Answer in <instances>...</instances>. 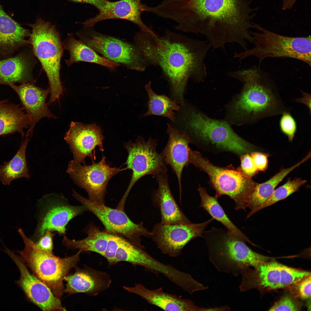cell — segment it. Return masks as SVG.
I'll return each instance as SVG.
<instances>
[{
    "label": "cell",
    "instance_id": "6da1fadb",
    "mask_svg": "<svg viewBox=\"0 0 311 311\" xmlns=\"http://www.w3.org/2000/svg\"><path fill=\"white\" fill-rule=\"evenodd\" d=\"M253 0H163L157 6L159 17L172 20L177 31L201 34L213 49H222L228 43L247 50L246 41L253 42L250 30L258 8Z\"/></svg>",
    "mask_w": 311,
    "mask_h": 311
},
{
    "label": "cell",
    "instance_id": "7a4b0ae2",
    "mask_svg": "<svg viewBox=\"0 0 311 311\" xmlns=\"http://www.w3.org/2000/svg\"><path fill=\"white\" fill-rule=\"evenodd\" d=\"M134 41L150 64L160 68L161 77L169 86L170 98L180 105L185 103L189 79L199 83L206 77L204 60L211 46L206 41L167 29L162 36L140 31Z\"/></svg>",
    "mask_w": 311,
    "mask_h": 311
},
{
    "label": "cell",
    "instance_id": "3957f363",
    "mask_svg": "<svg viewBox=\"0 0 311 311\" xmlns=\"http://www.w3.org/2000/svg\"><path fill=\"white\" fill-rule=\"evenodd\" d=\"M243 83L240 92L225 106L224 119L230 125L252 124L288 111L272 81L257 68L228 73Z\"/></svg>",
    "mask_w": 311,
    "mask_h": 311
},
{
    "label": "cell",
    "instance_id": "277c9868",
    "mask_svg": "<svg viewBox=\"0 0 311 311\" xmlns=\"http://www.w3.org/2000/svg\"><path fill=\"white\" fill-rule=\"evenodd\" d=\"M170 124L185 132L191 143L205 151L230 152L240 157L255 151L254 146L238 135L224 119L209 117L186 100Z\"/></svg>",
    "mask_w": 311,
    "mask_h": 311
},
{
    "label": "cell",
    "instance_id": "5b68a950",
    "mask_svg": "<svg viewBox=\"0 0 311 311\" xmlns=\"http://www.w3.org/2000/svg\"><path fill=\"white\" fill-rule=\"evenodd\" d=\"M202 238L213 265L218 271L235 276L240 275L243 268H255L274 259L253 251L240 237L227 230L213 227L204 231Z\"/></svg>",
    "mask_w": 311,
    "mask_h": 311
},
{
    "label": "cell",
    "instance_id": "8992f818",
    "mask_svg": "<svg viewBox=\"0 0 311 311\" xmlns=\"http://www.w3.org/2000/svg\"><path fill=\"white\" fill-rule=\"evenodd\" d=\"M17 231L24 241V247L22 250L16 252L33 274L60 299L64 293L65 278L72 268L77 266L82 251L79 250L73 255L61 258L39 250L22 229L19 228Z\"/></svg>",
    "mask_w": 311,
    "mask_h": 311
},
{
    "label": "cell",
    "instance_id": "52a82bcc",
    "mask_svg": "<svg viewBox=\"0 0 311 311\" xmlns=\"http://www.w3.org/2000/svg\"><path fill=\"white\" fill-rule=\"evenodd\" d=\"M189 158L190 164L207 174L209 183L215 190L216 197L228 196L234 202L237 211L245 210L248 207L258 183L232 166L220 167L214 165L199 152L190 148Z\"/></svg>",
    "mask_w": 311,
    "mask_h": 311
},
{
    "label": "cell",
    "instance_id": "ba28073f",
    "mask_svg": "<svg viewBox=\"0 0 311 311\" xmlns=\"http://www.w3.org/2000/svg\"><path fill=\"white\" fill-rule=\"evenodd\" d=\"M29 25L32 29L29 43L48 79L50 96L48 103L50 104L59 99L63 93L60 73L62 43L55 26L49 22L39 18L35 23Z\"/></svg>",
    "mask_w": 311,
    "mask_h": 311
},
{
    "label": "cell",
    "instance_id": "9c48e42d",
    "mask_svg": "<svg viewBox=\"0 0 311 311\" xmlns=\"http://www.w3.org/2000/svg\"><path fill=\"white\" fill-rule=\"evenodd\" d=\"M254 25L255 29L260 31L250 32L255 46L241 53H235L234 57L238 58L239 61L252 56L261 61L269 57L291 58L302 61L310 67V36H286L271 31L257 24L254 23Z\"/></svg>",
    "mask_w": 311,
    "mask_h": 311
},
{
    "label": "cell",
    "instance_id": "30bf717a",
    "mask_svg": "<svg viewBox=\"0 0 311 311\" xmlns=\"http://www.w3.org/2000/svg\"><path fill=\"white\" fill-rule=\"evenodd\" d=\"M85 28L83 32L78 33L80 40L102 56L140 72L144 71L150 65L134 43L100 33L92 27Z\"/></svg>",
    "mask_w": 311,
    "mask_h": 311
},
{
    "label": "cell",
    "instance_id": "8fae6325",
    "mask_svg": "<svg viewBox=\"0 0 311 311\" xmlns=\"http://www.w3.org/2000/svg\"><path fill=\"white\" fill-rule=\"evenodd\" d=\"M36 228L31 239L35 242L47 231L64 235L66 226L73 218L87 210L84 205L74 206L62 194L43 196L37 203Z\"/></svg>",
    "mask_w": 311,
    "mask_h": 311
},
{
    "label": "cell",
    "instance_id": "7c38bea8",
    "mask_svg": "<svg viewBox=\"0 0 311 311\" xmlns=\"http://www.w3.org/2000/svg\"><path fill=\"white\" fill-rule=\"evenodd\" d=\"M158 140L151 137L147 141L138 136L134 143L129 141L124 143L128 156L125 164L127 169L132 170L131 179L122 200L126 199L134 184L142 177L151 175L154 176L168 172L166 164L161 153L157 151Z\"/></svg>",
    "mask_w": 311,
    "mask_h": 311
},
{
    "label": "cell",
    "instance_id": "4fadbf2b",
    "mask_svg": "<svg viewBox=\"0 0 311 311\" xmlns=\"http://www.w3.org/2000/svg\"><path fill=\"white\" fill-rule=\"evenodd\" d=\"M72 196L87 210L95 215L107 232L124 238L133 244L145 249L141 244V238H151V232L144 227L143 222L136 223L127 216L123 209H113L93 202L82 196L73 189Z\"/></svg>",
    "mask_w": 311,
    "mask_h": 311
},
{
    "label": "cell",
    "instance_id": "5bb4252c",
    "mask_svg": "<svg viewBox=\"0 0 311 311\" xmlns=\"http://www.w3.org/2000/svg\"><path fill=\"white\" fill-rule=\"evenodd\" d=\"M126 168L112 167L103 156L97 163L82 165L74 160L68 164L67 172L78 186L88 193L89 199L94 203L105 204L106 189L110 179L116 175L127 170Z\"/></svg>",
    "mask_w": 311,
    "mask_h": 311
},
{
    "label": "cell",
    "instance_id": "9a60e30c",
    "mask_svg": "<svg viewBox=\"0 0 311 311\" xmlns=\"http://www.w3.org/2000/svg\"><path fill=\"white\" fill-rule=\"evenodd\" d=\"M242 280L239 285L241 292L253 289L268 291L289 286L297 282L299 273L295 268L274 260L264 262L254 270L249 267L241 269Z\"/></svg>",
    "mask_w": 311,
    "mask_h": 311
},
{
    "label": "cell",
    "instance_id": "2e32d148",
    "mask_svg": "<svg viewBox=\"0 0 311 311\" xmlns=\"http://www.w3.org/2000/svg\"><path fill=\"white\" fill-rule=\"evenodd\" d=\"M213 219L200 223L156 224L151 232V238L164 254L176 257L182 254L184 246L194 239L202 237L204 229Z\"/></svg>",
    "mask_w": 311,
    "mask_h": 311
},
{
    "label": "cell",
    "instance_id": "e0dca14e",
    "mask_svg": "<svg viewBox=\"0 0 311 311\" xmlns=\"http://www.w3.org/2000/svg\"><path fill=\"white\" fill-rule=\"evenodd\" d=\"M5 248V252L20 271V278L15 281L16 283L22 290L28 299L43 311H66L60 299L54 295L50 289L30 273L20 256Z\"/></svg>",
    "mask_w": 311,
    "mask_h": 311
},
{
    "label": "cell",
    "instance_id": "ac0fdd59",
    "mask_svg": "<svg viewBox=\"0 0 311 311\" xmlns=\"http://www.w3.org/2000/svg\"><path fill=\"white\" fill-rule=\"evenodd\" d=\"M64 139L73 153L74 160L84 165L86 164L87 157L90 158L92 163L94 162L96 147L100 151H104V137L101 129L95 123L86 124L71 121Z\"/></svg>",
    "mask_w": 311,
    "mask_h": 311
},
{
    "label": "cell",
    "instance_id": "d6986e66",
    "mask_svg": "<svg viewBox=\"0 0 311 311\" xmlns=\"http://www.w3.org/2000/svg\"><path fill=\"white\" fill-rule=\"evenodd\" d=\"M142 0H120L108 1L105 6L94 17L81 23L84 27H92L103 20L119 19L126 20L138 26L141 31L156 34L143 22L141 14L145 12L147 5L142 3Z\"/></svg>",
    "mask_w": 311,
    "mask_h": 311
},
{
    "label": "cell",
    "instance_id": "ffe728a7",
    "mask_svg": "<svg viewBox=\"0 0 311 311\" xmlns=\"http://www.w3.org/2000/svg\"><path fill=\"white\" fill-rule=\"evenodd\" d=\"M166 133L168 135L167 143L161 153L166 165H169L177 179L181 198V177L183 169L190 164L189 145L191 140L187 134L167 123Z\"/></svg>",
    "mask_w": 311,
    "mask_h": 311
},
{
    "label": "cell",
    "instance_id": "44dd1931",
    "mask_svg": "<svg viewBox=\"0 0 311 311\" xmlns=\"http://www.w3.org/2000/svg\"><path fill=\"white\" fill-rule=\"evenodd\" d=\"M8 85L18 94L22 107L31 118L32 122L26 135L32 134L35 124L42 118H56L49 110L46 103V98L50 93L49 88L43 89L30 83H23L19 86L10 83Z\"/></svg>",
    "mask_w": 311,
    "mask_h": 311
},
{
    "label": "cell",
    "instance_id": "7402d4cb",
    "mask_svg": "<svg viewBox=\"0 0 311 311\" xmlns=\"http://www.w3.org/2000/svg\"><path fill=\"white\" fill-rule=\"evenodd\" d=\"M73 274H68L65 278L66 282L64 293L69 295L84 293L91 296L97 295L108 289L111 280L107 273L91 268H75Z\"/></svg>",
    "mask_w": 311,
    "mask_h": 311
},
{
    "label": "cell",
    "instance_id": "603a6c76",
    "mask_svg": "<svg viewBox=\"0 0 311 311\" xmlns=\"http://www.w3.org/2000/svg\"><path fill=\"white\" fill-rule=\"evenodd\" d=\"M158 184L152 194V205L160 211L161 222L167 224H187L191 222L183 213L172 194L167 173L154 176Z\"/></svg>",
    "mask_w": 311,
    "mask_h": 311
},
{
    "label": "cell",
    "instance_id": "cb8c5ba5",
    "mask_svg": "<svg viewBox=\"0 0 311 311\" xmlns=\"http://www.w3.org/2000/svg\"><path fill=\"white\" fill-rule=\"evenodd\" d=\"M123 238L115 255L114 264L124 261L134 265L143 267L145 270L158 276L162 274L167 278L170 277L174 268L170 264H166L156 259L144 250Z\"/></svg>",
    "mask_w": 311,
    "mask_h": 311
},
{
    "label": "cell",
    "instance_id": "d4e9b609",
    "mask_svg": "<svg viewBox=\"0 0 311 311\" xmlns=\"http://www.w3.org/2000/svg\"><path fill=\"white\" fill-rule=\"evenodd\" d=\"M129 292L140 296L149 303L166 311H200V307L190 299H183L164 292L162 288L151 290L141 284L133 287L124 286Z\"/></svg>",
    "mask_w": 311,
    "mask_h": 311
},
{
    "label": "cell",
    "instance_id": "484cf974",
    "mask_svg": "<svg viewBox=\"0 0 311 311\" xmlns=\"http://www.w3.org/2000/svg\"><path fill=\"white\" fill-rule=\"evenodd\" d=\"M62 44L64 48L69 53V59L66 60L68 66L74 63L83 61L96 64L113 71L120 66L100 55L81 40L76 39L72 33L68 34L67 39L64 41Z\"/></svg>",
    "mask_w": 311,
    "mask_h": 311
},
{
    "label": "cell",
    "instance_id": "4316f807",
    "mask_svg": "<svg viewBox=\"0 0 311 311\" xmlns=\"http://www.w3.org/2000/svg\"><path fill=\"white\" fill-rule=\"evenodd\" d=\"M31 33L6 14L0 6V49L9 52L29 43Z\"/></svg>",
    "mask_w": 311,
    "mask_h": 311
},
{
    "label": "cell",
    "instance_id": "83f0119b",
    "mask_svg": "<svg viewBox=\"0 0 311 311\" xmlns=\"http://www.w3.org/2000/svg\"><path fill=\"white\" fill-rule=\"evenodd\" d=\"M87 236L78 240H71L65 235L62 244L71 249H78L83 252L91 251L103 256L106 249L111 233L101 230L93 224L88 225L83 231Z\"/></svg>",
    "mask_w": 311,
    "mask_h": 311
},
{
    "label": "cell",
    "instance_id": "f1b7e54d",
    "mask_svg": "<svg viewBox=\"0 0 311 311\" xmlns=\"http://www.w3.org/2000/svg\"><path fill=\"white\" fill-rule=\"evenodd\" d=\"M6 102L0 104V136L17 132L23 138L24 130L31 124V118L20 105L7 104Z\"/></svg>",
    "mask_w": 311,
    "mask_h": 311
},
{
    "label": "cell",
    "instance_id": "f546056e",
    "mask_svg": "<svg viewBox=\"0 0 311 311\" xmlns=\"http://www.w3.org/2000/svg\"><path fill=\"white\" fill-rule=\"evenodd\" d=\"M30 136H26L12 159L0 165V179L4 185H9L13 181L22 177L29 178L26 153Z\"/></svg>",
    "mask_w": 311,
    "mask_h": 311
},
{
    "label": "cell",
    "instance_id": "4dcf8cb0",
    "mask_svg": "<svg viewBox=\"0 0 311 311\" xmlns=\"http://www.w3.org/2000/svg\"><path fill=\"white\" fill-rule=\"evenodd\" d=\"M199 186L198 191L200 198L199 206L206 211L213 219L223 224L227 230L238 236L245 242L255 246L230 219L219 204L217 198L210 196L205 187Z\"/></svg>",
    "mask_w": 311,
    "mask_h": 311
},
{
    "label": "cell",
    "instance_id": "1f68e13d",
    "mask_svg": "<svg viewBox=\"0 0 311 311\" xmlns=\"http://www.w3.org/2000/svg\"><path fill=\"white\" fill-rule=\"evenodd\" d=\"M311 157V152L302 160L291 167L282 168L270 179L261 183H258L251 197L248 206L251 212L265 202L272 194L276 187L290 172Z\"/></svg>",
    "mask_w": 311,
    "mask_h": 311
},
{
    "label": "cell",
    "instance_id": "d6a6232c",
    "mask_svg": "<svg viewBox=\"0 0 311 311\" xmlns=\"http://www.w3.org/2000/svg\"><path fill=\"white\" fill-rule=\"evenodd\" d=\"M151 85V82L149 81L145 86L149 99L147 110L143 116L151 115L161 116L168 118L170 122H173L175 114L174 111H178L180 106L165 95L156 94L152 90Z\"/></svg>",
    "mask_w": 311,
    "mask_h": 311
},
{
    "label": "cell",
    "instance_id": "836d02e7",
    "mask_svg": "<svg viewBox=\"0 0 311 311\" xmlns=\"http://www.w3.org/2000/svg\"><path fill=\"white\" fill-rule=\"evenodd\" d=\"M28 70L27 62L22 55L0 60V84L25 82Z\"/></svg>",
    "mask_w": 311,
    "mask_h": 311
},
{
    "label": "cell",
    "instance_id": "e575fe53",
    "mask_svg": "<svg viewBox=\"0 0 311 311\" xmlns=\"http://www.w3.org/2000/svg\"><path fill=\"white\" fill-rule=\"evenodd\" d=\"M306 180L296 177L293 179L289 178L286 183L275 189L271 196L263 204L252 212L249 213L248 218L257 211L270 206L278 201L284 199L293 193L299 190L301 186L306 183Z\"/></svg>",
    "mask_w": 311,
    "mask_h": 311
},
{
    "label": "cell",
    "instance_id": "d590c367",
    "mask_svg": "<svg viewBox=\"0 0 311 311\" xmlns=\"http://www.w3.org/2000/svg\"><path fill=\"white\" fill-rule=\"evenodd\" d=\"M281 114L279 122L280 130L287 136L288 140L292 142L297 131L296 122L288 111H285Z\"/></svg>",
    "mask_w": 311,
    "mask_h": 311
},
{
    "label": "cell",
    "instance_id": "8d00e7d4",
    "mask_svg": "<svg viewBox=\"0 0 311 311\" xmlns=\"http://www.w3.org/2000/svg\"><path fill=\"white\" fill-rule=\"evenodd\" d=\"M293 287V293L303 299L310 298L311 275L290 285Z\"/></svg>",
    "mask_w": 311,
    "mask_h": 311
},
{
    "label": "cell",
    "instance_id": "74e56055",
    "mask_svg": "<svg viewBox=\"0 0 311 311\" xmlns=\"http://www.w3.org/2000/svg\"><path fill=\"white\" fill-rule=\"evenodd\" d=\"M123 237L111 233L107 246L103 256L107 260L110 266L114 264L116 253Z\"/></svg>",
    "mask_w": 311,
    "mask_h": 311
},
{
    "label": "cell",
    "instance_id": "f35d334b",
    "mask_svg": "<svg viewBox=\"0 0 311 311\" xmlns=\"http://www.w3.org/2000/svg\"><path fill=\"white\" fill-rule=\"evenodd\" d=\"M240 165L238 169L245 176L251 178L258 172L249 153L240 157Z\"/></svg>",
    "mask_w": 311,
    "mask_h": 311
},
{
    "label": "cell",
    "instance_id": "ab89813d",
    "mask_svg": "<svg viewBox=\"0 0 311 311\" xmlns=\"http://www.w3.org/2000/svg\"><path fill=\"white\" fill-rule=\"evenodd\" d=\"M299 308L297 303L290 296H284L275 303L270 311H298Z\"/></svg>",
    "mask_w": 311,
    "mask_h": 311
},
{
    "label": "cell",
    "instance_id": "60d3db41",
    "mask_svg": "<svg viewBox=\"0 0 311 311\" xmlns=\"http://www.w3.org/2000/svg\"><path fill=\"white\" fill-rule=\"evenodd\" d=\"M54 232L46 231L39 240L35 242L36 247L45 252L53 254V237L55 235Z\"/></svg>",
    "mask_w": 311,
    "mask_h": 311
},
{
    "label": "cell",
    "instance_id": "b9f144b4",
    "mask_svg": "<svg viewBox=\"0 0 311 311\" xmlns=\"http://www.w3.org/2000/svg\"><path fill=\"white\" fill-rule=\"evenodd\" d=\"M250 155L257 170L258 172L266 171L268 167V158L270 156L269 154L253 151Z\"/></svg>",
    "mask_w": 311,
    "mask_h": 311
},
{
    "label": "cell",
    "instance_id": "7bdbcfd3",
    "mask_svg": "<svg viewBox=\"0 0 311 311\" xmlns=\"http://www.w3.org/2000/svg\"><path fill=\"white\" fill-rule=\"evenodd\" d=\"M74 2L88 3L96 7L99 11L105 5L109 0H71Z\"/></svg>",
    "mask_w": 311,
    "mask_h": 311
},
{
    "label": "cell",
    "instance_id": "ee69618b",
    "mask_svg": "<svg viewBox=\"0 0 311 311\" xmlns=\"http://www.w3.org/2000/svg\"><path fill=\"white\" fill-rule=\"evenodd\" d=\"M302 97L297 98L295 100L297 102L300 103L305 105L308 108L309 112V114L311 113V94L302 91H301Z\"/></svg>",
    "mask_w": 311,
    "mask_h": 311
},
{
    "label": "cell",
    "instance_id": "f6af8a7d",
    "mask_svg": "<svg viewBox=\"0 0 311 311\" xmlns=\"http://www.w3.org/2000/svg\"><path fill=\"white\" fill-rule=\"evenodd\" d=\"M297 0H282V9L283 11L291 10Z\"/></svg>",
    "mask_w": 311,
    "mask_h": 311
},
{
    "label": "cell",
    "instance_id": "bcb514c9",
    "mask_svg": "<svg viewBox=\"0 0 311 311\" xmlns=\"http://www.w3.org/2000/svg\"><path fill=\"white\" fill-rule=\"evenodd\" d=\"M230 310V308L227 306L225 305L220 307H215L209 308H205L201 307L200 311H227Z\"/></svg>",
    "mask_w": 311,
    "mask_h": 311
},
{
    "label": "cell",
    "instance_id": "7dc6e473",
    "mask_svg": "<svg viewBox=\"0 0 311 311\" xmlns=\"http://www.w3.org/2000/svg\"><path fill=\"white\" fill-rule=\"evenodd\" d=\"M6 101H7L6 100H1V101H0V104H1L2 103H4Z\"/></svg>",
    "mask_w": 311,
    "mask_h": 311
},
{
    "label": "cell",
    "instance_id": "c3c4849f",
    "mask_svg": "<svg viewBox=\"0 0 311 311\" xmlns=\"http://www.w3.org/2000/svg\"><path fill=\"white\" fill-rule=\"evenodd\" d=\"M0 6H1V5H0Z\"/></svg>",
    "mask_w": 311,
    "mask_h": 311
}]
</instances>
